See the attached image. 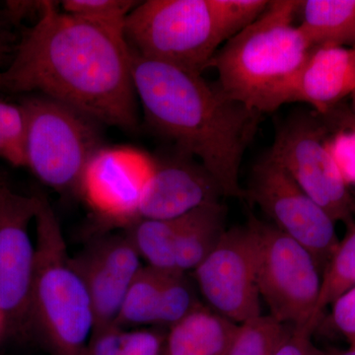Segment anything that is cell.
<instances>
[{"mask_svg":"<svg viewBox=\"0 0 355 355\" xmlns=\"http://www.w3.org/2000/svg\"><path fill=\"white\" fill-rule=\"evenodd\" d=\"M0 89L38 93L100 125L132 130L139 123L125 39L64 12L57 2L43 1L2 70Z\"/></svg>","mask_w":355,"mask_h":355,"instance_id":"6da1fadb","label":"cell"},{"mask_svg":"<svg viewBox=\"0 0 355 355\" xmlns=\"http://www.w3.org/2000/svg\"><path fill=\"white\" fill-rule=\"evenodd\" d=\"M130 55L135 94L147 123L178 151L197 158L224 197L244 198L240 167L263 114L231 99L202 74Z\"/></svg>","mask_w":355,"mask_h":355,"instance_id":"7a4b0ae2","label":"cell"},{"mask_svg":"<svg viewBox=\"0 0 355 355\" xmlns=\"http://www.w3.org/2000/svg\"><path fill=\"white\" fill-rule=\"evenodd\" d=\"M299 0L270 1L260 17L225 42L210 60L231 99L261 114L291 103L311 46L299 26Z\"/></svg>","mask_w":355,"mask_h":355,"instance_id":"3957f363","label":"cell"},{"mask_svg":"<svg viewBox=\"0 0 355 355\" xmlns=\"http://www.w3.org/2000/svg\"><path fill=\"white\" fill-rule=\"evenodd\" d=\"M35 266L30 321L38 326L57 355H83L93 333L87 288L67 253L60 221L48 198L35 193Z\"/></svg>","mask_w":355,"mask_h":355,"instance_id":"277c9868","label":"cell"},{"mask_svg":"<svg viewBox=\"0 0 355 355\" xmlns=\"http://www.w3.org/2000/svg\"><path fill=\"white\" fill-rule=\"evenodd\" d=\"M130 51L191 73L202 74L228 41L212 0H147L128 15Z\"/></svg>","mask_w":355,"mask_h":355,"instance_id":"5b68a950","label":"cell"},{"mask_svg":"<svg viewBox=\"0 0 355 355\" xmlns=\"http://www.w3.org/2000/svg\"><path fill=\"white\" fill-rule=\"evenodd\" d=\"M26 120V168L53 190L78 189L93 154L102 147L100 123L46 96L21 102Z\"/></svg>","mask_w":355,"mask_h":355,"instance_id":"8992f818","label":"cell"},{"mask_svg":"<svg viewBox=\"0 0 355 355\" xmlns=\"http://www.w3.org/2000/svg\"><path fill=\"white\" fill-rule=\"evenodd\" d=\"M258 237L257 284L273 319L312 331L322 277L315 257L270 222L250 216Z\"/></svg>","mask_w":355,"mask_h":355,"instance_id":"52a82bcc","label":"cell"},{"mask_svg":"<svg viewBox=\"0 0 355 355\" xmlns=\"http://www.w3.org/2000/svg\"><path fill=\"white\" fill-rule=\"evenodd\" d=\"M328 137L316 116L298 112L279 123L268 154L334 220L349 228L355 223V200L327 147Z\"/></svg>","mask_w":355,"mask_h":355,"instance_id":"ba28073f","label":"cell"},{"mask_svg":"<svg viewBox=\"0 0 355 355\" xmlns=\"http://www.w3.org/2000/svg\"><path fill=\"white\" fill-rule=\"evenodd\" d=\"M245 196L270 223L303 245L320 266H327L340 243L336 221L268 154L252 169Z\"/></svg>","mask_w":355,"mask_h":355,"instance_id":"9c48e42d","label":"cell"},{"mask_svg":"<svg viewBox=\"0 0 355 355\" xmlns=\"http://www.w3.org/2000/svg\"><path fill=\"white\" fill-rule=\"evenodd\" d=\"M258 237L251 219L227 229L195 270L196 282L209 307L238 324L260 316L257 284Z\"/></svg>","mask_w":355,"mask_h":355,"instance_id":"30bf717a","label":"cell"},{"mask_svg":"<svg viewBox=\"0 0 355 355\" xmlns=\"http://www.w3.org/2000/svg\"><path fill=\"white\" fill-rule=\"evenodd\" d=\"M155 159L130 146H102L88 161L78 191L90 209L105 220H139L142 195Z\"/></svg>","mask_w":355,"mask_h":355,"instance_id":"8fae6325","label":"cell"},{"mask_svg":"<svg viewBox=\"0 0 355 355\" xmlns=\"http://www.w3.org/2000/svg\"><path fill=\"white\" fill-rule=\"evenodd\" d=\"M36 196L0 187V310L8 326L30 321L35 244L29 226L36 214Z\"/></svg>","mask_w":355,"mask_h":355,"instance_id":"7c38bea8","label":"cell"},{"mask_svg":"<svg viewBox=\"0 0 355 355\" xmlns=\"http://www.w3.org/2000/svg\"><path fill=\"white\" fill-rule=\"evenodd\" d=\"M221 187L207 168L190 155L155 159L142 195L139 219H174L203 205L220 202Z\"/></svg>","mask_w":355,"mask_h":355,"instance_id":"4fadbf2b","label":"cell"},{"mask_svg":"<svg viewBox=\"0 0 355 355\" xmlns=\"http://www.w3.org/2000/svg\"><path fill=\"white\" fill-rule=\"evenodd\" d=\"M355 90V50L347 46L312 49L292 91L291 103L309 104L326 114Z\"/></svg>","mask_w":355,"mask_h":355,"instance_id":"5bb4252c","label":"cell"},{"mask_svg":"<svg viewBox=\"0 0 355 355\" xmlns=\"http://www.w3.org/2000/svg\"><path fill=\"white\" fill-rule=\"evenodd\" d=\"M239 326L200 305L171 327L166 355H227Z\"/></svg>","mask_w":355,"mask_h":355,"instance_id":"9a60e30c","label":"cell"},{"mask_svg":"<svg viewBox=\"0 0 355 355\" xmlns=\"http://www.w3.org/2000/svg\"><path fill=\"white\" fill-rule=\"evenodd\" d=\"M227 210L221 202L203 205L183 217L175 245L177 270H195L220 241Z\"/></svg>","mask_w":355,"mask_h":355,"instance_id":"2e32d148","label":"cell"},{"mask_svg":"<svg viewBox=\"0 0 355 355\" xmlns=\"http://www.w3.org/2000/svg\"><path fill=\"white\" fill-rule=\"evenodd\" d=\"M299 28L311 50L321 46L352 48L355 41V0L301 1Z\"/></svg>","mask_w":355,"mask_h":355,"instance_id":"e0dca14e","label":"cell"},{"mask_svg":"<svg viewBox=\"0 0 355 355\" xmlns=\"http://www.w3.org/2000/svg\"><path fill=\"white\" fill-rule=\"evenodd\" d=\"M80 273L92 305L94 328L92 335L114 326L121 303L130 284L118 272L103 263L92 251L78 259H72Z\"/></svg>","mask_w":355,"mask_h":355,"instance_id":"ac0fdd59","label":"cell"},{"mask_svg":"<svg viewBox=\"0 0 355 355\" xmlns=\"http://www.w3.org/2000/svg\"><path fill=\"white\" fill-rule=\"evenodd\" d=\"M165 275L149 266L141 268L128 286L113 327L123 329L157 324Z\"/></svg>","mask_w":355,"mask_h":355,"instance_id":"d6986e66","label":"cell"},{"mask_svg":"<svg viewBox=\"0 0 355 355\" xmlns=\"http://www.w3.org/2000/svg\"><path fill=\"white\" fill-rule=\"evenodd\" d=\"M183 217L139 219L132 223L130 238L140 257H144L151 268L164 272H179L175 259V245Z\"/></svg>","mask_w":355,"mask_h":355,"instance_id":"ffe728a7","label":"cell"},{"mask_svg":"<svg viewBox=\"0 0 355 355\" xmlns=\"http://www.w3.org/2000/svg\"><path fill=\"white\" fill-rule=\"evenodd\" d=\"M355 286V223L340 240L322 277L315 318L317 322L327 306Z\"/></svg>","mask_w":355,"mask_h":355,"instance_id":"44dd1931","label":"cell"},{"mask_svg":"<svg viewBox=\"0 0 355 355\" xmlns=\"http://www.w3.org/2000/svg\"><path fill=\"white\" fill-rule=\"evenodd\" d=\"M137 4L132 0H64L62 10L125 38L128 15Z\"/></svg>","mask_w":355,"mask_h":355,"instance_id":"7402d4cb","label":"cell"},{"mask_svg":"<svg viewBox=\"0 0 355 355\" xmlns=\"http://www.w3.org/2000/svg\"><path fill=\"white\" fill-rule=\"evenodd\" d=\"M288 329L270 315L240 324L227 355H272Z\"/></svg>","mask_w":355,"mask_h":355,"instance_id":"603a6c76","label":"cell"},{"mask_svg":"<svg viewBox=\"0 0 355 355\" xmlns=\"http://www.w3.org/2000/svg\"><path fill=\"white\" fill-rule=\"evenodd\" d=\"M93 336L91 355H160L162 347V338L154 331H123L111 327Z\"/></svg>","mask_w":355,"mask_h":355,"instance_id":"cb8c5ba5","label":"cell"},{"mask_svg":"<svg viewBox=\"0 0 355 355\" xmlns=\"http://www.w3.org/2000/svg\"><path fill=\"white\" fill-rule=\"evenodd\" d=\"M195 287L186 272H166L157 324L173 327L200 307Z\"/></svg>","mask_w":355,"mask_h":355,"instance_id":"d4e9b609","label":"cell"},{"mask_svg":"<svg viewBox=\"0 0 355 355\" xmlns=\"http://www.w3.org/2000/svg\"><path fill=\"white\" fill-rule=\"evenodd\" d=\"M26 120L21 105L0 102V159L26 167Z\"/></svg>","mask_w":355,"mask_h":355,"instance_id":"484cf974","label":"cell"},{"mask_svg":"<svg viewBox=\"0 0 355 355\" xmlns=\"http://www.w3.org/2000/svg\"><path fill=\"white\" fill-rule=\"evenodd\" d=\"M228 40L251 25L266 10L268 0H212Z\"/></svg>","mask_w":355,"mask_h":355,"instance_id":"4316f807","label":"cell"},{"mask_svg":"<svg viewBox=\"0 0 355 355\" xmlns=\"http://www.w3.org/2000/svg\"><path fill=\"white\" fill-rule=\"evenodd\" d=\"M327 147L349 187H355V128L329 135Z\"/></svg>","mask_w":355,"mask_h":355,"instance_id":"83f0119b","label":"cell"},{"mask_svg":"<svg viewBox=\"0 0 355 355\" xmlns=\"http://www.w3.org/2000/svg\"><path fill=\"white\" fill-rule=\"evenodd\" d=\"M331 309V321L336 330L355 347V286L336 299Z\"/></svg>","mask_w":355,"mask_h":355,"instance_id":"f1b7e54d","label":"cell"},{"mask_svg":"<svg viewBox=\"0 0 355 355\" xmlns=\"http://www.w3.org/2000/svg\"><path fill=\"white\" fill-rule=\"evenodd\" d=\"M312 331L291 328L272 355H327L311 340Z\"/></svg>","mask_w":355,"mask_h":355,"instance_id":"f546056e","label":"cell"},{"mask_svg":"<svg viewBox=\"0 0 355 355\" xmlns=\"http://www.w3.org/2000/svg\"><path fill=\"white\" fill-rule=\"evenodd\" d=\"M12 23L4 10H0V69L15 49V39L12 33Z\"/></svg>","mask_w":355,"mask_h":355,"instance_id":"4dcf8cb0","label":"cell"},{"mask_svg":"<svg viewBox=\"0 0 355 355\" xmlns=\"http://www.w3.org/2000/svg\"><path fill=\"white\" fill-rule=\"evenodd\" d=\"M7 327V320L6 315L3 314L1 310H0V338H1L2 335H3L4 331H6Z\"/></svg>","mask_w":355,"mask_h":355,"instance_id":"1f68e13d","label":"cell"},{"mask_svg":"<svg viewBox=\"0 0 355 355\" xmlns=\"http://www.w3.org/2000/svg\"><path fill=\"white\" fill-rule=\"evenodd\" d=\"M336 355H355V347H350L349 349L345 352H340Z\"/></svg>","mask_w":355,"mask_h":355,"instance_id":"d6a6232c","label":"cell"},{"mask_svg":"<svg viewBox=\"0 0 355 355\" xmlns=\"http://www.w3.org/2000/svg\"><path fill=\"white\" fill-rule=\"evenodd\" d=\"M6 184V178H4L3 174L0 172V187L3 186V184Z\"/></svg>","mask_w":355,"mask_h":355,"instance_id":"836d02e7","label":"cell"},{"mask_svg":"<svg viewBox=\"0 0 355 355\" xmlns=\"http://www.w3.org/2000/svg\"><path fill=\"white\" fill-rule=\"evenodd\" d=\"M350 96H352V106H354V114H355V90L354 91V92H352V94Z\"/></svg>","mask_w":355,"mask_h":355,"instance_id":"e575fe53","label":"cell"},{"mask_svg":"<svg viewBox=\"0 0 355 355\" xmlns=\"http://www.w3.org/2000/svg\"><path fill=\"white\" fill-rule=\"evenodd\" d=\"M2 70L0 69V85H1Z\"/></svg>","mask_w":355,"mask_h":355,"instance_id":"d590c367","label":"cell"},{"mask_svg":"<svg viewBox=\"0 0 355 355\" xmlns=\"http://www.w3.org/2000/svg\"><path fill=\"white\" fill-rule=\"evenodd\" d=\"M352 49H354V50H355V41H354V46H352Z\"/></svg>","mask_w":355,"mask_h":355,"instance_id":"8d00e7d4","label":"cell"}]
</instances>
